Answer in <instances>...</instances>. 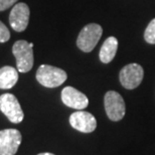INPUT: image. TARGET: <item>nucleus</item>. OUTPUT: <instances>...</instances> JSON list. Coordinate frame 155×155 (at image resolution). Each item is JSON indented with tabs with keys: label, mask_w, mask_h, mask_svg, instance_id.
Wrapping results in <instances>:
<instances>
[{
	"label": "nucleus",
	"mask_w": 155,
	"mask_h": 155,
	"mask_svg": "<svg viewBox=\"0 0 155 155\" xmlns=\"http://www.w3.org/2000/svg\"><path fill=\"white\" fill-rule=\"evenodd\" d=\"M67 79L68 75L64 70L48 64H41L36 72L38 82L46 88H57L63 85Z\"/></svg>",
	"instance_id": "f257e3e1"
},
{
	"label": "nucleus",
	"mask_w": 155,
	"mask_h": 155,
	"mask_svg": "<svg viewBox=\"0 0 155 155\" xmlns=\"http://www.w3.org/2000/svg\"><path fill=\"white\" fill-rule=\"evenodd\" d=\"M33 43L26 40H18L13 45L12 52L16 58L17 71L27 73L33 67Z\"/></svg>",
	"instance_id": "f03ea898"
},
{
	"label": "nucleus",
	"mask_w": 155,
	"mask_h": 155,
	"mask_svg": "<svg viewBox=\"0 0 155 155\" xmlns=\"http://www.w3.org/2000/svg\"><path fill=\"white\" fill-rule=\"evenodd\" d=\"M103 35V28L97 23H90L84 27L79 33L77 45L84 52H90L95 48Z\"/></svg>",
	"instance_id": "7ed1b4c3"
},
{
	"label": "nucleus",
	"mask_w": 155,
	"mask_h": 155,
	"mask_svg": "<svg viewBox=\"0 0 155 155\" xmlns=\"http://www.w3.org/2000/svg\"><path fill=\"white\" fill-rule=\"evenodd\" d=\"M104 104L107 116L110 120L117 122L122 120L125 116V102L119 93L115 91L107 92L104 98Z\"/></svg>",
	"instance_id": "20e7f679"
},
{
	"label": "nucleus",
	"mask_w": 155,
	"mask_h": 155,
	"mask_svg": "<svg viewBox=\"0 0 155 155\" xmlns=\"http://www.w3.org/2000/svg\"><path fill=\"white\" fill-rule=\"evenodd\" d=\"M0 111L12 123L18 124L23 120L24 114L19 102L14 95L6 93L0 96Z\"/></svg>",
	"instance_id": "39448f33"
},
{
	"label": "nucleus",
	"mask_w": 155,
	"mask_h": 155,
	"mask_svg": "<svg viewBox=\"0 0 155 155\" xmlns=\"http://www.w3.org/2000/svg\"><path fill=\"white\" fill-rule=\"evenodd\" d=\"M144 71L140 64H129L121 70L120 83L127 90H133L140 85L143 80Z\"/></svg>",
	"instance_id": "423d86ee"
},
{
	"label": "nucleus",
	"mask_w": 155,
	"mask_h": 155,
	"mask_svg": "<svg viewBox=\"0 0 155 155\" xmlns=\"http://www.w3.org/2000/svg\"><path fill=\"white\" fill-rule=\"evenodd\" d=\"M22 136L16 129L0 131V155H14L20 146Z\"/></svg>",
	"instance_id": "0eeeda50"
},
{
	"label": "nucleus",
	"mask_w": 155,
	"mask_h": 155,
	"mask_svg": "<svg viewBox=\"0 0 155 155\" xmlns=\"http://www.w3.org/2000/svg\"><path fill=\"white\" fill-rule=\"evenodd\" d=\"M29 7L25 3H17L14 5L9 15V23L12 29L17 32L24 31L29 21Z\"/></svg>",
	"instance_id": "6e6552de"
},
{
	"label": "nucleus",
	"mask_w": 155,
	"mask_h": 155,
	"mask_svg": "<svg viewBox=\"0 0 155 155\" xmlns=\"http://www.w3.org/2000/svg\"><path fill=\"white\" fill-rule=\"evenodd\" d=\"M70 124L74 129L83 133H91L97 128V120L91 113L78 110L70 116Z\"/></svg>",
	"instance_id": "1a4fd4ad"
},
{
	"label": "nucleus",
	"mask_w": 155,
	"mask_h": 155,
	"mask_svg": "<svg viewBox=\"0 0 155 155\" xmlns=\"http://www.w3.org/2000/svg\"><path fill=\"white\" fill-rule=\"evenodd\" d=\"M61 101L66 106L76 110H84L89 105V99L87 96L73 87H66L63 89Z\"/></svg>",
	"instance_id": "9d476101"
},
{
	"label": "nucleus",
	"mask_w": 155,
	"mask_h": 155,
	"mask_svg": "<svg viewBox=\"0 0 155 155\" xmlns=\"http://www.w3.org/2000/svg\"><path fill=\"white\" fill-rule=\"evenodd\" d=\"M118 49V40L114 36H110L104 41L100 49L99 58L103 64H109L115 58Z\"/></svg>",
	"instance_id": "9b49d317"
},
{
	"label": "nucleus",
	"mask_w": 155,
	"mask_h": 155,
	"mask_svg": "<svg viewBox=\"0 0 155 155\" xmlns=\"http://www.w3.org/2000/svg\"><path fill=\"white\" fill-rule=\"evenodd\" d=\"M18 81V71L9 66L0 69V89L8 90L15 86Z\"/></svg>",
	"instance_id": "f8f14e48"
},
{
	"label": "nucleus",
	"mask_w": 155,
	"mask_h": 155,
	"mask_svg": "<svg viewBox=\"0 0 155 155\" xmlns=\"http://www.w3.org/2000/svg\"><path fill=\"white\" fill-rule=\"evenodd\" d=\"M144 38L150 45H155V18L150 21V23L145 29Z\"/></svg>",
	"instance_id": "ddd939ff"
},
{
	"label": "nucleus",
	"mask_w": 155,
	"mask_h": 155,
	"mask_svg": "<svg viewBox=\"0 0 155 155\" xmlns=\"http://www.w3.org/2000/svg\"><path fill=\"white\" fill-rule=\"evenodd\" d=\"M10 38V32L5 24L0 21V42H6Z\"/></svg>",
	"instance_id": "4468645a"
},
{
	"label": "nucleus",
	"mask_w": 155,
	"mask_h": 155,
	"mask_svg": "<svg viewBox=\"0 0 155 155\" xmlns=\"http://www.w3.org/2000/svg\"><path fill=\"white\" fill-rule=\"evenodd\" d=\"M18 0H0V11L6 10L7 8L14 5Z\"/></svg>",
	"instance_id": "2eb2a0df"
},
{
	"label": "nucleus",
	"mask_w": 155,
	"mask_h": 155,
	"mask_svg": "<svg viewBox=\"0 0 155 155\" xmlns=\"http://www.w3.org/2000/svg\"><path fill=\"white\" fill-rule=\"evenodd\" d=\"M38 155H54V154H52V153H48V152H46V153H39Z\"/></svg>",
	"instance_id": "dca6fc26"
}]
</instances>
